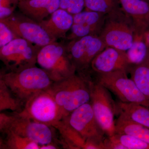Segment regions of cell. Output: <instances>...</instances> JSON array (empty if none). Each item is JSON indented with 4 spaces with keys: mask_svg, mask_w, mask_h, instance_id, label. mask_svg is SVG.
<instances>
[{
    "mask_svg": "<svg viewBox=\"0 0 149 149\" xmlns=\"http://www.w3.org/2000/svg\"><path fill=\"white\" fill-rule=\"evenodd\" d=\"M42 47L19 37L0 48V59L8 72H19L36 66Z\"/></svg>",
    "mask_w": 149,
    "mask_h": 149,
    "instance_id": "7",
    "label": "cell"
},
{
    "mask_svg": "<svg viewBox=\"0 0 149 149\" xmlns=\"http://www.w3.org/2000/svg\"><path fill=\"white\" fill-rule=\"evenodd\" d=\"M20 12L38 23L59 8L60 0H19Z\"/></svg>",
    "mask_w": 149,
    "mask_h": 149,
    "instance_id": "16",
    "label": "cell"
},
{
    "mask_svg": "<svg viewBox=\"0 0 149 149\" xmlns=\"http://www.w3.org/2000/svg\"><path fill=\"white\" fill-rule=\"evenodd\" d=\"M62 119L76 130L85 141L103 142L106 138L105 133L96 119L90 102L74 110Z\"/></svg>",
    "mask_w": 149,
    "mask_h": 149,
    "instance_id": "12",
    "label": "cell"
},
{
    "mask_svg": "<svg viewBox=\"0 0 149 149\" xmlns=\"http://www.w3.org/2000/svg\"><path fill=\"white\" fill-rule=\"evenodd\" d=\"M8 25L19 37L40 47L56 41L39 23L20 13L0 19Z\"/></svg>",
    "mask_w": 149,
    "mask_h": 149,
    "instance_id": "11",
    "label": "cell"
},
{
    "mask_svg": "<svg viewBox=\"0 0 149 149\" xmlns=\"http://www.w3.org/2000/svg\"><path fill=\"white\" fill-rule=\"evenodd\" d=\"M144 38L149 49V30L144 34Z\"/></svg>",
    "mask_w": 149,
    "mask_h": 149,
    "instance_id": "32",
    "label": "cell"
},
{
    "mask_svg": "<svg viewBox=\"0 0 149 149\" xmlns=\"http://www.w3.org/2000/svg\"><path fill=\"white\" fill-rule=\"evenodd\" d=\"M73 21V15L59 8L39 24L52 37L58 40L66 38L67 33L71 29Z\"/></svg>",
    "mask_w": 149,
    "mask_h": 149,
    "instance_id": "17",
    "label": "cell"
},
{
    "mask_svg": "<svg viewBox=\"0 0 149 149\" xmlns=\"http://www.w3.org/2000/svg\"><path fill=\"white\" fill-rule=\"evenodd\" d=\"M0 79L24 105L30 97L47 91L54 82L44 70L36 66L19 72L1 70Z\"/></svg>",
    "mask_w": 149,
    "mask_h": 149,
    "instance_id": "2",
    "label": "cell"
},
{
    "mask_svg": "<svg viewBox=\"0 0 149 149\" xmlns=\"http://www.w3.org/2000/svg\"><path fill=\"white\" fill-rule=\"evenodd\" d=\"M66 47L76 73L91 78L92 62L106 47L100 36L91 35L70 40Z\"/></svg>",
    "mask_w": 149,
    "mask_h": 149,
    "instance_id": "8",
    "label": "cell"
},
{
    "mask_svg": "<svg viewBox=\"0 0 149 149\" xmlns=\"http://www.w3.org/2000/svg\"><path fill=\"white\" fill-rule=\"evenodd\" d=\"M117 114L149 128V107L140 104L118 101L116 103Z\"/></svg>",
    "mask_w": 149,
    "mask_h": 149,
    "instance_id": "18",
    "label": "cell"
},
{
    "mask_svg": "<svg viewBox=\"0 0 149 149\" xmlns=\"http://www.w3.org/2000/svg\"><path fill=\"white\" fill-rule=\"evenodd\" d=\"M52 127L21 116L16 112H13L11 114L3 111L0 113L1 134L10 130L35 141L40 146L54 143V136Z\"/></svg>",
    "mask_w": 149,
    "mask_h": 149,
    "instance_id": "5",
    "label": "cell"
},
{
    "mask_svg": "<svg viewBox=\"0 0 149 149\" xmlns=\"http://www.w3.org/2000/svg\"><path fill=\"white\" fill-rule=\"evenodd\" d=\"M133 21L135 34L143 35L149 30V3L146 0H118Z\"/></svg>",
    "mask_w": 149,
    "mask_h": 149,
    "instance_id": "15",
    "label": "cell"
},
{
    "mask_svg": "<svg viewBox=\"0 0 149 149\" xmlns=\"http://www.w3.org/2000/svg\"><path fill=\"white\" fill-rule=\"evenodd\" d=\"M118 0H85V10L106 15L120 7Z\"/></svg>",
    "mask_w": 149,
    "mask_h": 149,
    "instance_id": "25",
    "label": "cell"
},
{
    "mask_svg": "<svg viewBox=\"0 0 149 149\" xmlns=\"http://www.w3.org/2000/svg\"><path fill=\"white\" fill-rule=\"evenodd\" d=\"M58 147L57 146L55 143L46 144V145L40 146V149H59Z\"/></svg>",
    "mask_w": 149,
    "mask_h": 149,
    "instance_id": "31",
    "label": "cell"
},
{
    "mask_svg": "<svg viewBox=\"0 0 149 149\" xmlns=\"http://www.w3.org/2000/svg\"><path fill=\"white\" fill-rule=\"evenodd\" d=\"M115 133L125 134L149 143V128L119 114L115 121Z\"/></svg>",
    "mask_w": 149,
    "mask_h": 149,
    "instance_id": "19",
    "label": "cell"
},
{
    "mask_svg": "<svg viewBox=\"0 0 149 149\" xmlns=\"http://www.w3.org/2000/svg\"><path fill=\"white\" fill-rule=\"evenodd\" d=\"M53 127L58 130L61 136L62 145L65 148L83 149L86 141L65 120H59Z\"/></svg>",
    "mask_w": 149,
    "mask_h": 149,
    "instance_id": "20",
    "label": "cell"
},
{
    "mask_svg": "<svg viewBox=\"0 0 149 149\" xmlns=\"http://www.w3.org/2000/svg\"><path fill=\"white\" fill-rule=\"evenodd\" d=\"M19 0H0V19L10 16L15 12Z\"/></svg>",
    "mask_w": 149,
    "mask_h": 149,
    "instance_id": "28",
    "label": "cell"
},
{
    "mask_svg": "<svg viewBox=\"0 0 149 149\" xmlns=\"http://www.w3.org/2000/svg\"><path fill=\"white\" fill-rule=\"evenodd\" d=\"M105 15L100 13L85 10L73 15V23L70 32L66 36V39L70 41L85 36H99Z\"/></svg>",
    "mask_w": 149,
    "mask_h": 149,
    "instance_id": "13",
    "label": "cell"
},
{
    "mask_svg": "<svg viewBox=\"0 0 149 149\" xmlns=\"http://www.w3.org/2000/svg\"><path fill=\"white\" fill-rule=\"evenodd\" d=\"M129 66L126 52L107 47L92 62L91 74L108 73L120 70H125L128 73Z\"/></svg>",
    "mask_w": 149,
    "mask_h": 149,
    "instance_id": "14",
    "label": "cell"
},
{
    "mask_svg": "<svg viewBox=\"0 0 149 149\" xmlns=\"http://www.w3.org/2000/svg\"><path fill=\"white\" fill-rule=\"evenodd\" d=\"M91 79L76 73L54 82L48 89L59 108L61 119L90 102Z\"/></svg>",
    "mask_w": 149,
    "mask_h": 149,
    "instance_id": "1",
    "label": "cell"
},
{
    "mask_svg": "<svg viewBox=\"0 0 149 149\" xmlns=\"http://www.w3.org/2000/svg\"><path fill=\"white\" fill-rule=\"evenodd\" d=\"M104 145L105 149H127L122 144L109 137L104 140Z\"/></svg>",
    "mask_w": 149,
    "mask_h": 149,
    "instance_id": "30",
    "label": "cell"
},
{
    "mask_svg": "<svg viewBox=\"0 0 149 149\" xmlns=\"http://www.w3.org/2000/svg\"><path fill=\"white\" fill-rule=\"evenodd\" d=\"M1 149H40V146L28 138L17 135L10 130L1 133Z\"/></svg>",
    "mask_w": 149,
    "mask_h": 149,
    "instance_id": "22",
    "label": "cell"
},
{
    "mask_svg": "<svg viewBox=\"0 0 149 149\" xmlns=\"http://www.w3.org/2000/svg\"><path fill=\"white\" fill-rule=\"evenodd\" d=\"M135 34L132 19L120 7L106 15L99 36L106 47L126 52L133 43Z\"/></svg>",
    "mask_w": 149,
    "mask_h": 149,
    "instance_id": "3",
    "label": "cell"
},
{
    "mask_svg": "<svg viewBox=\"0 0 149 149\" xmlns=\"http://www.w3.org/2000/svg\"><path fill=\"white\" fill-rule=\"evenodd\" d=\"M110 138L120 143L127 149H149V143L129 135L115 133Z\"/></svg>",
    "mask_w": 149,
    "mask_h": 149,
    "instance_id": "26",
    "label": "cell"
},
{
    "mask_svg": "<svg viewBox=\"0 0 149 149\" xmlns=\"http://www.w3.org/2000/svg\"><path fill=\"white\" fill-rule=\"evenodd\" d=\"M17 113L52 127L62 118L58 106L48 90L34 94L25 102L23 109Z\"/></svg>",
    "mask_w": 149,
    "mask_h": 149,
    "instance_id": "10",
    "label": "cell"
},
{
    "mask_svg": "<svg viewBox=\"0 0 149 149\" xmlns=\"http://www.w3.org/2000/svg\"><path fill=\"white\" fill-rule=\"evenodd\" d=\"M17 38L18 36L7 24L0 21V48Z\"/></svg>",
    "mask_w": 149,
    "mask_h": 149,
    "instance_id": "29",
    "label": "cell"
},
{
    "mask_svg": "<svg viewBox=\"0 0 149 149\" xmlns=\"http://www.w3.org/2000/svg\"><path fill=\"white\" fill-rule=\"evenodd\" d=\"M128 73L142 93L149 99V53L143 62L130 65Z\"/></svg>",
    "mask_w": 149,
    "mask_h": 149,
    "instance_id": "21",
    "label": "cell"
},
{
    "mask_svg": "<svg viewBox=\"0 0 149 149\" xmlns=\"http://www.w3.org/2000/svg\"><path fill=\"white\" fill-rule=\"evenodd\" d=\"M127 74L125 70H120L108 73H93L91 77L113 93L120 101L140 104L149 107V99L134 81L128 78Z\"/></svg>",
    "mask_w": 149,
    "mask_h": 149,
    "instance_id": "6",
    "label": "cell"
},
{
    "mask_svg": "<svg viewBox=\"0 0 149 149\" xmlns=\"http://www.w3.org/2000/svg\"><path fill=\"white\" fill-rule=\"evenodd\" d=\"M126 53L130 66L143 62L149 53V49L145 41L144 35L135 34L133 43Z\"/></svg>",
    "mask_w": 149,
    "mask_h": 149,
    "instance_id": "23",
    "label": "cell"
},
{
    "mask_svg": "<svg viewBox=\"0 0 149 149\" xmlns=\"http://www.w3.org/2000/svg\"><path fill=\"white\" fill-rule=\"evenodd\" d=\"M146 1H147L149 3V0H146Z\"/></svg>",
    "mask_w": 149,
    "mask_h": 149,
    "instance_id": "33",
    "label": "cell"
},
{
    "mask_svg": "<svg viewBox=\"0 0 149 149\" xmlns=\"http://www.w3.org/2000/svg\"><path fill=\"white\" fill-rule=\"evenodd\" d=\"M37 63L54 82L76 73L66 45L57 41L40 48L37 55Z\"/></svg>",
    "mask_w": 149,
    "mask_h": 149,
    "instance_id": "4",
    "label": "cell"
},
{
    "mask_svg": "<svg viewBox=\"0 0 149 149\" xmlns=\"http://www.w3.org/2000/svg\"><path fill=\"white\" fill-rule=\"evenodd\" d=\"M85 7V0H60V8L72 15L79 13Z\"/></svg>",
    "mask_w": 149,
    "mask_h": 149,
    "instance_id": "27",
    "label": "cell"
},
{
    "mask_svg": "<svg viewBox=\"0 0 149 149\" xmlns=\"http://www.w3.org/2000/svg\"><path fill=\"white\" fill-rule=\"evenodd\" d=\"M90 102L97 121L107 137L115 134L114 117L117 114L116 103L112 98L109 91L91 79Z\"/></svg>",
    "mask_w": 149,
    "mask_h": 149,
    "instance_id": "9",
    "label": "cell"
},
{
    "mask_svg": "<svg viewBox=\"0 0 149 149\" xmlns=\"http://www.w3.org/2000/svg\"><path fill=\"white\" fill-rule=\"evenodd\" d=\"M24 105L13 95L10 89L0 79V111L9 110L19 112Z\"/></svg>",
    "mask_w": 149,
    "mask_h": 149,
    "instance_id": "24",
    "label": "cell"
}]
</instances>
